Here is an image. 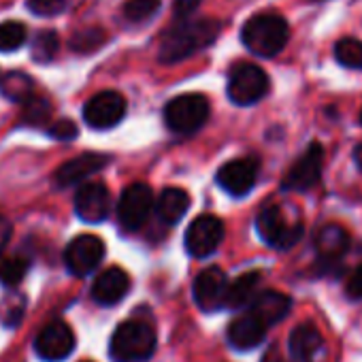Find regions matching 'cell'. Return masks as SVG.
Segmentation results:
<instances>
[{
	"label": "cell",
	"instance_id": "6da1fadb",
	"mask_svg": "<svg viewBox=\"0 0 362 362\" xmlns=\"http://www.w3.org/2000/svg\"><path fill=\"white\" fill-rule=\"evenodd\" d=\"M220 30L222 24L218 20H179L164 33L158 58L162 64H177L209 47L220 37Z\"/></svg>",
	"mask_w": 362,
	"mask_h": 362
},
{
	"label": "cell",
	"instance_id": "7a4b0ae2",
	"mask_svg": "<svg viewBox=\"0 0 362 362\" xmlns=\"http://www.w3.org/2000/svg\"><path fill=\"white\" fill-rule=\"evenodd\" d=\"M243 45L262 58H275L284 52L290 39V26L279 13H258L243 24Z\"/></svg>",
	"mask_w": 362,
	"mask_h": 362
},
{
	"label": "cell",
	"instance_id": "3957f363",
	"mask_svg": "<svg viewBox=\"0 0 362 362\" xmlns=\"http://www.w3.org/2000/svg\"><path fill=\"white\" fill-rule=\"evenodd\" d=\"M156 351V330L143 320L122 322L109 345V354L115 362H145Z\"/></svg>",
	"mask_w": 362,
	"mask_h": 362
},
{
	"label": "cell",
	"instance_id": "277c9868",
	"mask_svg": "<svg viewBox=\"0 0 362 362\" xmlns=\"http://www.w3.org/2000/svg\"><path fill=\"white\" fill-rule=\"evenodd\" d=\"M209 100L203 94H181L166 103L164 122L177 134H192L209 119Z\"/></svg>",
	"mask_w": 362,
	"mask_h": 362
},
{
	"label": "cell",
	"instance_id": "5b68a950",
	"mask_svg": "<svg viewBox=\"0 0 362 362\" xmlns=\"http://www.w3.org/2000/svg\"><path fill=\"white\" fill-rule=\"evenodd\" d=\"M256 228L260 239L275 250H290L300 241L305 233L303 224L298 220H292L279 205L264 207L256 220Z\"/></svg>",
	"mask_w": 362,
	"mask_h": 362
},
{
	"label": "cell",
	"instance_id": "8992f818",
	"mask_svg": "<svg viewBox=\"0 0 362 362\" xmlns=\"http://www.w3.org/2000/svg\"><path fill=\"white\" fill-rule=\"evenodd\" d=\"M269 75L252 62H239L228 73V98L235 105L250 107L260 103L269 94Z\"/></svg>",
	"mask_w": 362,
	"mask_h": 362
},
{
	"label": "cell",
	"instance_id": "52a82bcc",
	"mask_svg": "<svg viewBox=\"0 0 362 362\" xmlns=\"http://www.w3.org/2000/svg\"><path fill=\"white\" fill-rule=\"evenodd\" d=\"M322 166H324V149L320 143H311L286 173L281 188L292 192L311 190L313 186H317V181L322 177Z\"/></svg>",
	"mask_w": 362,
	"mask_h": 362
},
{
	"label": "cell",
	"instance_id": "ba28073f",
	"mask_svg": "<svg viewBox=\"0 0 362 362\" xmlns=\"http://www.w3.org/2000/svg\"><path fill=\"white\" fill-rule=\"evenodd\" d=\"M151 209H153L151 188L147 184H132L119 197L117 220H119L124 230L134 233V230H139L147 222Z\"/></svg>",
	"mask_w": 362,
	"mask_h": 362
},
{
	"label": "cell",
	"instance_id": "9c48e42d",
	"mask_svg": "<svg viewBox=\"0 0 362 362\" xmlns=\"http://www.w3.org/2000/svg\"><path fill=\"white\" fill-rule=\"evenodd\" d=\"M126 115V98L119 92L105 90L94 94L83 107V119L90 128L107 130L117 126Z\"/></svg>",
	"mask_w": 362,
	"mask_h": 362
},
{
	"label": "cell",
	"instance_id": "30bf717a",
	"mask_svg": "<svg viewBox=\"0 0 362 362\" xmlns=\"http://www.w3.org/2000/svg\"><path fill=\"white\" fill-rule=\"evenodd\" d=\"M105 258V243L94 235H79L75 237L64 250V264L75 277H86Z\"/></svg>",
	"mask_w": 362,
	"mask_h": 362
},
{
	"label": "cell",
	"instance_id": "8fae6325",
	"mask_svg": "<svg viewBox=\"0 0 362 362\" xmlns=\"http://www.w3.org/2000/svg\"><path fill=\"white\" fill-rule=\"evenodd\" d=\"M224 241V222L218 216H199L186 230V250L194 258L211 256Z\"/></svg>",
	"mask_w": 362,
	"mask_h": 362
},
{
	"label": "cell",
	"instance_id": "7c38bea8",
	"mask_svg": "<svg viewBox=\"0 0 362 362\" xmlns=\"http://www.w3.org/2000/svg\"><path fill=\"white\" fill-rule=\"evenodd\" d=\"M75 349V334L69 324L56 320L49 322L35 339V351L45 362H60Z\"/></svg>",
	"mask_w": 362,
	"mask_h": 362
},
{
	"label": "cell",
	"instance_id": "4fadbf2b",
	"mask_svg": "<svg viewBox=\"0 0 362 362\" xmlns=\"http://www.w3.org/2000/svg\"><path fill=\"white\" fill-rule=\"evenodd\" d=\"M228 279L220 267H209L201 271L194 279V300L203 311H218L226 307L228 296Z\"/></svg>",
	"mask_w": 362,
	"mask_h": 362
},
{
	"label": "cell",
	"instance_id": "5bb4252c",
	"mask_svg": "<svg viewBox=\"0 0 362 362\" xmlns=\"http://www.w3.org/2000/svg\"><path fill=\"white\" fill-rule=\"evenodd\" d=\"M218 186L230 197H245L258 179V160L256 158H237L220 166Z\"/></svg>",
	"mask_w": 362,
	"mask_h": 362
},
{
	"label": "cell",
	"instance_id": "9a60e30c",
	"mask_svg": "<svg viewBox=\"0 0 362 362\" xmlns=\"http://www.w3.org/2000/svg\"><path fill=\"white\" fill-rule=\"evenodd\" d=\"M111 209V197L105 184L100 181H90L83 184L77 194H75V214L88 222V224H98L107 220Z\"/></svg>",
	"mask_w": 362,
	"mask_h": 362
},
{
	"label": "cell",
	"instance_id": "2e32d148",
	"mask_svg": "<svg viewBox=\"0 0 362 362\" xmlns=\"http://www.w3.org/2000/svg\"><path fill=\"white\" fill-rule=\"evenodd\" d=\"M107 164H109V156H105V153H81V156L64 162L56 170V186L58 188L77 186L79 181L88 179L92 173H98Z\"/></svg>",
	"mask_w": 362,
	"mask_h": 362
},
{
	"label": "cell",
	"instance_id": "e0dca14e",
	"mask_svg": "<svg viewBox=\"0 0 362 362\" xmlns=\"http://www.w3.org/2000/svg\"><path fill=\"white\" fill-rule=\"evenodd\" d=\"M128 290H130V277L126 275V271L111 267L94 279L92 298L103 307H111L117 305L128 294Z\"/></svg>",
	"mask_w": 362,
	"mask_h": 362
},
{
	"label": "cell",
	"instance_id": "ac0fdd59",
	"mask_svg": "<svg viewBox=\"0 0 362 362\" xmlns=\"http://www.w3.org/2000/svg\"><path fill=\"white\" fill-rule=\"evenodd\" d=\"M267 328L269 326L254 311H247V313H243L230 322L226 337L235 349H254L256 345L262 343Z\"/></svg>",
	"mask_w": 362,
	"mask_h": 362
},
{
	"label": "cell",
	"instance_id": "d6986e66",
	"mask_svg": "<svg viewBox=\"0 0 362 362\" xmlns=\"http://www.w3.org/2000/svg\"><path fill=\"white\" fill-rule=\"evenodd\" d=\"M347 250H349V233L343 226L326 224V226H322L317 230V235H315V252H317L320 262H324L326 267L339 262L345 256Z\"/></svg>",
	"mask_w": 362,
	"mask_h": 362
},
{
	"label": "cell",
	"instance_id": "ffe728a7",
	"mask_svg": "<svg viewBox=\"0 0 362 362\" xmlns=\"http://www.w3.org/2000/svg\"><path fill=\"white\" fill-rule=\"evenodd\" d=\"M290 356L296 362H315L324 351V339L313 324H298L288 339Z\"/></svg>",
	"mask_w": 362,
	"mask_h": 362
},
{
	"label": "cell",
	"instance_id": "44dd1931",
	"mask_svg": "<svg viewBox=\"0 0 362 362\" xmlns=\"http://www.w3.org/2000/svg\"><path fill=\"white\" fill-rule=\"evenodd\" d=\"M290 307H292L290 296L277 290H264L254 298V303L250 305V311H254L267 326H271V324L281 322L290 313Z\"/></svg>",
	"mask_w": 362,
	"mask_h": 362
},
{
	"label": "cell",
	"instance_id": "7402d4cb",
	"mask_svg": "<svg viewBox=\"0 0 362 362\" xmlns=\"http://www.w3.org/2000/svg\"><path fill=\"white\" fill-rule=\"evenodd\" d=\"M190 207V197L181 188H164L156 201V214L164 224H177Z\"/></svg>",
	"mask_w": 362,
	"mask_h": 362
},
{
	"label": "cell",
	"instance_id": "603a6c76",
	"mask_svg": "<svg viewBox=\"0 0 362 362\" xmlns=\"http://www.w3.org/2000/svg\"><path fill=\"white\" fill-rule=\"evenodd\" d=\"M260 273H245L241 275L237 281L230 284L228 288V296H226V307L230 309H243L247 305L254 303V298L260 294L258 292V286H260Z\"/></svg>",
	"mask_w": 362,
	"mask_h": 362
},
{
	"label": "cell",
	"instance_id": "cb8c5ba5",
	"mask_svg": "<svg viewBox=\"0 0 362 362\" xmlns=\"http://www.w3.org/2000/svg\"><path fill=\"white\" fill-rule=\"evenodd\" d=\"M0 92H3V96L9 100L26 103L33 98V77L22 71L7 73L3 77V81H0Z\"/></svg>",
	"mask_w": 362,
	"mask_h": 362
},
{
	"label": "cell",
	"instance_id": "d4e9b609",
	"mask_svg": "<svg viewBox=\"0 0 362 362\" xmlns=\"http://www.w3.org/2000/svg\"><path fill=\"white\" fill-rule=\"evenodd\" d=\"M30 260L24 254H5L0 256V281L5 286H18L28 273Z\"/></svg>",
	"mask_w": 362,
	"mask_h": 362
},
{
	"label": "cell",
	"instance_id": "484cf974",
	"mask_svg": "<svg viewBox=\"0 0 362 362\" xmlns=\"http://www.w3.org/2000/svg\"><path fill=\"white\" fill-rule=\"evenodd\" d=\"M334 58L345 69L362 71V41H358L354 37L339 39L334 43Z\"/></svg>",
	"mask_w": 362,
	"mask_h": 362
},
{
	"label": "cell",
	"instance_id": "4316f807",
	"mask_svg": "<svg viewBox=\"0 0 362 362\" xmlns=\"http://www.w3.org/2000/svg\"><path fill=\"white\" fill-rule=\"evenodd\" d=\"M58 47H60L58 35L54 30H41V33H37V37L30 43L33 60L39 62V64L52 62L56 58V54H58Z\"/></svg>",
	"mask_w": 362,
	"mask_h": 362
},
{
	"label": "cell",
	"instance_id": "83f0119b",
	"mask_svg": "<svg viewBox=\"0 0 362 362\" xmlns=\"http://www.w3.org/2000/svg\"><path fill=\"white\" fill-rule=\"evenodd\" d=\"M160 9V0H126L122 13L128 22L132 24H141L151 20Z\"/></svg>",
	"mask_w": 362,
	"mask_h": 362
},
{
	"label": "cell",
	"instance_id": "f1b7e54d",
	"mask_svg": "<svg viewBox=\"0 0 362 362\" xmlns=\"http://www.w3.org/2000/svg\"><path fill=\"white\" fill-rule=\"evenodd\" d=\"M26 26L22 22H0V52H16L26 43Z\"/></svg>",
	"mask_w": 362,
	"mask_h": 362
},
{
	"label": "cell",
	"instance_id": "f546056e",
	"mask_svg": "<svg viewBox=\"0 0 362 362\" xmlns=\"http://www.w3.org/2000/svg\"><path fill=\"white\" fill-rule=\"evenodd\" d=\"M105 41V35L103 30L98 28H86V30H79L71 37V49L73 52H81V54H88V52H94L103 45Z\"/></svg>",
	"mask_w": 362,
	"mask_h": 362
},
{
	"label": "cell",
	"instance_id": "4dcf8cb0",
	"mask_svg": "<svg viewBox=\"0 0 362 362\" xmlns=\"http://www.w3.org/2000/svg\"><path fill=\"white\" fill-rule=\"evenodd\" d=\"M49 113H52L49 103L41 96H33L30 100L24 103V115L22 117L30 126H41L49 119Z\"/></svg>",
	"mask_w": 362,
	"mask_h": 362
},
{
	"label": "cell",
	"instance_id": "1f68e13d",
	"mask_svg": "<svg viewBox=\"0 0 362 362\" xmlns=\"http://www.w3.org/2000/svg\"><path fill=\"white\" fill-rule=\"evenodd\" d=\"M71 0H26L28 11H33L39 18H54L66 11Z\"/></svg>",
	"mask_w": 362,
	"mask_h": 362
},
{
	"label": "cell",
	"instance_id": "d6a6232c",
	"mask_svg": "<svg viewBox=\"0 0 362 362\" xmlns=\"http://www.w3.org/2000/svg\"><path fill=\"white\" fill-rule=\"evenodd\" d=\"M47 134L56 141H73L79 134V128L73 119H58L47 128Z\"/></svg>",
	"mask_w": 362,
	"mask_h": 362
},
{
	"label": "cell",
	"instance_id": "836d02e7",
	"mask_svg": "<svg viewBox=\"0 0 362 362\" xmlns=\"http://www.w3.org/2000/svg\"><path fill=\"white\" fill-rule=\"evenodd\" d=\"M22 315H24V298H22V296H20L18 303L11 305V307H9V303L3 305V322H5L7 326H18L20 320H22Z\"/></svg>",
	"mask_w": 362,
	"mask_h": 362
},
{
	"label": "cell",
	"instance_id": "e575fe53",
	"mask_svg": "<svg viewBox=\"0 0 362 362\" xmlns=\"http://www.w3.org/2000/svg\"><path fill=\"white\" fill-rule=\"evenodd\" d=\"M203 0H175V16L177 20H190V16L201 7Z\"/></svg>",
	"mask_w": 362,
	"mask_h": 362
},
{
	"label": "cell",
	"instance_id": "d590c367",
	"mask_svg": "<svg viewBox=\"0 0 362 362\" xmlns=\"http://www.w3.org/2000/svg\"><path fill=\"white\" fill-rule=\"evenodd\" d=\"M345 292H347L349 298H362V264L349 275Z\"/></svg>",
	"mask_w": 362,
	"mask_h": 362
},
{
	"label": "cell",
	"instance_id": "8d00e7d4",
	"mask_svg": "<svg viewBox=\"0 0 362 362\" xmlns=\"http://www.w3.org/2000/svg\"><path fill=\"white\" fill-rule=\"evenodd\" d=\"M9 235H11V226H9V222H7L5 218H0V247L5 245V241L9 239Z\"/></svg>",
	"mask_w": 362,
	"mask_h": 362
},
{
	"label": "cell",
	"instance_id": "74e56055",
	"mask_svg": "<svg viewBox=\"0 0 362 362\" xmlns=\"http://www.w3.org/2000/svg\"><path fill=\"white\" fill-rule=\"evenodd\" d=\"M354 160H356L358 168L362 170V143H360V145H356V149H354Z\"/></svg>",
	"mask_w": 362,
	"mask_h": 362
},
{
	"label": "cell",
	"instance_id": "f35d334b",
	"mask_svg": "<svg viewBox=\"0 0 362 362\" xmlns=\"http://www.w3.org/2000/svg\"><path fill=\"white\" fill-rule=\"evenodd\" d=\"M264 362H284V360H281L279 356H267V358H264Z\"/></svg>",
	"mask_w": 362,
	"mask_h": 362
},
{
	"label": "cell",
	"instance_id": "ab89813d",
	"mask_svg": "<svg viewBox=\"0 0 362 362\" xmlns=\"http://www.w3.org/2000/svg\"><path fill=\"white\" fill-rule=\"evenodd\" d=\"M360 124H362V111H360Z\"/></svg>",
	"mask_w": 362,
	"mask_h": 362
},
{
	"label": "cell",
	"instance_id": "60d3db41",
	"mask_svg": "<svg viewBox=\"0 0 362 362\" xmlns=\"http://www.w3.org/2000/svg\"><path fill=\"white\" fill-rule=\"evenodd\" d=\"M86 362H88V360H86Z\"/></svg>",
	"mask_w": 362,
	"mask_h": 362
}]
</instances>
